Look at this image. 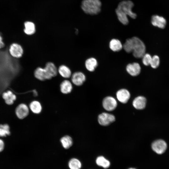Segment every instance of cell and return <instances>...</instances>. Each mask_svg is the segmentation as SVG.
I'll use <instances>...</instances> for the list:
<instances>
[{
  "label": "cell",
  "instance_id": "10",
  "mask_svg": "<svg viewBox=\"0 0 169 169\" xmlns=\"http://www.w3.org/2000/svg\"><path fill=\"white\" fill-rule=\"evenodd\" d=\"M126 70L130 75L135 76L140 73L141 67L138 63L134 62L128 64L126 67Z\"/></svg>",
  "mask_w": 169,
  "mask_h": 169
},
{
  "label": "cell",
  "instance_id": "12",
  "mask_svg": "<svg viewBox=\"0 0 169 169\" xmlns=\"http://www.w3.org/2000/svg\"><path fill=\"white\" fill-rule=\"evenodd\" d=\"M118 100L120 102L125 103L127 102L130 97L129 92L125 89H121L119 90L116 94Z\"/></svg>",
  "mask_w": 169,
  "mask_h": 169
},
{
  "label": "cell",
  "instance_id": "19",
  "mask_svg": "<svg viewBox=\"0 0 169 169\" xmlns=\"http://www.w3.org/2000/svg\"><path fill=\"white\" fill-rule=\"evenodd\" d=\"M98 65L96 59L93 57L87 59L85 62V66L87 70L90 72L93 71Z\"/></svg>",
  "mask_w": 169,
  "mask_h": 169
},
{
  "label": "cell",
  "instance_id": "1",
  "mask_svg": "<svg viewBox=\"0 0 169 169\" xmlns=\"http://www.w3.org/2000/svg\"><path fill=\"white\" fill-rule=\"evenodd\" d=\"M101 5L100 0H83L81 8L86 14L96 15L100 12Z\"/></svg>",
  "mask_w": 169,
  "mask_h": 169
},
{
  "label": "cell",
  "instance_id": "14",
  "mask_svg": "<svg viewBox=\"0 0 169 169\" xmlns=\"http://www.w3.org/2000/svg\"><path fill=\"white\" fill-rule=\"evenodd\" d=\"M146 98L141 96H138L134 100L132 104L135 108L137 110H142L146 106Z\"/></svg>",
  "mask_w": 169,
  "mask_h": 169
},
{
  "label": "cell",
  "instance_id": "31",
  "mask_svg": "<svg viewBox=\"0 0 169 169\" xmlns=\"http://www.w3.org/2000/svg\"><path fill=\"white\" fill-rule=\"evenodd\" d=\"M4 144L3 141L0 139V152L3 151L4 149Z\"/></svg>",
  "mask_w": 169,
  "mask_h": 169
},
{
  "label": "cell",
  "instance_id": "17",
  "mask_svg": "<svg viewBox=\"0 0 169 169\" xmlns=\"http://www.w3.org/2000/svg\"><path fill=\"white\" fill-rule=\"evenodd\" d=\"M3 97L5 103L8 105L13 104L16 98L15 95L10 90L3 93Z\"/></svg>",
  "mask_w": 169,
  "mask_h": 169
},
{
  "label": "cell",
  "instance_id": "4",
  "mask_svg": "<svg viewBox=\"0 0 169 169\" xmlns=\"http://www.w3.org/2000/svg\"><path fill=\"white\" fill-rule=\"evenodd\" d=\"M115 120V117L113 115L107 113H103L98 116L99 123L103 126L108 125Z\"/></svg>",
  "mask_w": 169,
  "mask_h": 169
},
{
  "label": "cell",
  "instance_id": "9",
  "mask_svg": "<svg viewBox=\"0 0 169 169\" xmlns=\"http://www.w3.org/2000/svg\"><path fill=\"white\" fill-rule=\"evenodd\" d=\"M151 22L153 26L161 29L165 28L166 23V20L164 17L158 15H153Z\"/></svg>",
  "mask_w": 169,
  "mask_h": 169
},
{
  "label": "cell",
  "instance_id": "11",
  "mask_svg": "<svg viewBox=\"0 0 169 169\" xmlns=\"http://www.w3.org/2000/svg\"><path fill=\"white\" fill-rule=\"evenodd\" d=\"M16 114L17 116L20 119H23L28 115L29 110L28 106L24 104L19 105L16 109Z\"/></svg>",
  "mask_w": 169,
  "mask_h": 169
},
{
  "label": "cell",
  "instance_id": "27",
  "mask_svg": "<svg viewBox=\"0 0 169 169\" xmlns=\"http://www.w3.org/2000/svg\"><path fill=\"white\" fill-rule=\"evenodd\" d=\"M133 46V43L132 38H129L126 40L123 45V48L126 52L129 53L132 52Z\"/></svg>",
  "mask_w": 169,
  "mask_h": 169
},
{
  "label": "cell",
  "instance_id": "24",
  "mask_svg": "<svg viewBox=\"0 0 169 169\" xmlns=\"http://www.w3.org/2000/svg\"><path fill=\"white\" fill-rule=\"evenodd\" d=\"M96 163L97 165L105 168H108L110 165V161L102 156H100L97 158Z\"/></svg>",
  "mask_w": 169,
  "mask_h": 169
},
{
  "label": "cell",
  "instance_id": "5",
  "mask_svg": "<svg viewBox=\"0 0 169 169\" xmlns=\"http://www.w3.org/2000/svg\"><path fill=\"white\" fill-rule=\"evenodd\" d=\"M167 147L166 143L162 140L155 141L151 145V148L153 150L159 154L164 153L167 148Z\"/></svg>",
  "mask_w": 169,
  "mask_h": 169
},
{
  "label": "cell",
  "instance_id": "21",
  "mask_svg": "<svg viewBox=\"0 0 169 169\" xmlns=\"http://www.w3.org/2000/svg\"><path fill=\"white\" fill-rule=\"evenodd\" d=\"M61 144L64 148L68 149L70 148L73 144V140L70 136L66 135L62 137L60 139Z\"/></svg>",
  "mask_w": 169,
  "mask_h": 169
},
{
  "label": "cell",
  "instance_id": "29",
  "mask_svg": "<svg viewBox=\"0 0 169 169\" xmlns=\"http://www.w3.org/2000/svg\"><path fill=\"white\" fill-rule=\"evenodd\" d=\"M160 59L158 56L155 55L152 57L150 65L154 69L157 68L160 64Z\"/></svg>",
  "mask_w": 169,
  "mask_h": 169
},
{
  "label": "cell",
  "instance_id": "8",
  "mask_svg": "<svg viewBox=\"0 0 169 169\" xmlns=\"http://www.w3.org/2000/svg\"><path fill=\"white\" fill-rule=\"evenodd\" d=\"M9 51L11 56L16 58L21 57L23 53V50L22 47L16 43H13L11 45Z\"/></svg>",
  "mask_w": 169,
  "mask_h": 169
},
{
  "label": "cell",
  "instance_id": "20",
  "mask_svg": "<svg viewBox=\"0 0 169 169\" xmlns=\"http://www.w3.org/2000/svg\"><path fill=\"white\" fill-rule=\"evenodd\" d=\"M110 49L114 52L120 51L123 48V45L121 42L118 39H113L111 40L109 43Z\"/></svg>",
  "mask_w": 169,
  "mask_h": 169
},
{
  "label": "cell",
  "instance_id": "23",
  "mask_svg": "<svg viewBox=\"0 0 169 169\" xmlns=\"http://www.w3.org/2000/svg\"><path fill=\"white\" fill-rule=\"evenodd\" d=\"M24 33L28 35L34 34L35 32V27L33 23L29 21H27L24 23Z\"/></svg>",
  "mask_w": 169,
  "mask_h": 169
},
{
  "label": "cell",
  "instance_id": "13",
  "mask_svg": "<svg viewBox=\"0 0 169 169\" xmlns=\"http://www.w3.org/2000/svg\"><path fill=\"white\" fill-rule=\"evenodd\" d=\"M34 75L36 78L41 81L51 79L48 75L44 68H37L35 70Z\"/></svg>",
  "mask_w": 169,
  "mask_h": 169
},
{
  "label": "cell",
  "instance_id": "33",
  "mask_svg": "<svg viewBox=\"0 0 169 169\" xmlns=\"http://www.w3.org/2000/svg\"><path fill=\"white\" fill-rule=\"evenodd\" d=\"M128 169H136V168H129Z\"/></svg>",
  "mask_w": 169,
  "mask_h": 169
},
{
  "label": "cell",
  "instance_id": "30",
  "mask_svg": "<svg viewBox=\"0 0 169 169\" xmlns=\"http://www.w3.org/2000/svg\"><path fill=\"white\" fill-rule=\"evenodd\" d=\"M152 57L148 54H145L142 57L143 64L146 66L150 65L152 59Z\"/></svg>",
  "mask_w": 169,
  "mask_h": 169
},
{
  "label": "cell",
  "instance_id": "26",
  "mask_svg": "<svg viewBox=\"0 0 169 169\" xmlns=\"http://www.w3.org/2000/svg\"><path fill=\"white\" fill-rule=\"evenodd\" d=\"M115 13L120 22L122 24L126 25L129 23V20L127 16L125 15L119 10L116 9Z\"/></svg>",
  "mask_w": 169,
  "mask_h": 169
},
{
  "label": "cell",
  "instance_id": "18",
  "mask_svg": "<svg viewBox=\"0 0 169 169\" xmlns=\"http://www.w3.org/2000/svg\"><path fill=\"white\" fill-rule=\"evenodd\" d=\"M58 71L60 75L64 78H69L72 75L71 71L70 69L64 65H60L59 67Z\"/></svg>",
  "mask_w": 169,
  "mask_h": 169
},
{
  "label": "cell",
  "instance_id": "25",
  "mask_svg": "<svg viewBox=\"0 0 169 169\" xmlns=\"http://www.w3.org/2000/svg\"><path fill=\"white\" fill-rule=\"evenodd\" d=\"M68 165L70 169H80L82 166L80 161L75 158L70 159L68 162Z\"/></svg>",
  "mask_w": 169,
  "mask_h": 169
},
{
  "label": "cell",
  "instance_id": "7",
  "mask_svg": "<svg viewBox=\"0 0 169 169\" xmlns=\"http://www.w3.org/2000/svg\"><path fill=\"white\" fill-rule=\"evenodd\" d=\"M71 79L74 84L77 86H80L82 85L85 81L86 77L82 72H76L72 75Z\"/></svg>",
  "mask_w": 169,
  "mask_h": 169
},
{
  "label": "cell",
  "instance_id": "22",
  "mask_svg": "<svg viewBox=\"0 0 169 169\" xmlns=\"http://www.w3.org/2000/svg\"><path fill=\"white\" fill-rule=\"evenodd\" d=\"M29 108L31 111L35 114L40 113L42 109L41 103L37 100L32 101L30 104Z\"/></svg>",
  "mask_w": 169,
  "mask_h": 169
},
{
  "label": "cell",
  "instance_id": "15",
  "mask_svg": "<svg viewBox=\"0 0 169 169\" xmlns=\"http://www.w3.org/2000/svg\"><path fill=\"white\" fill-rule=\"evenodd\" d=\"M44 68L51 79L57 75L58 69L53 63L51 62H48L46 64Z\"/></svg>",
  "mask_w": 169,
  "mask_h": 169
},
{
  "label": "cell",
  "instance_id": "3",
  "mask_svg": "<svg viewBox=\"0 0 169 169\" xmlns=\"http://www.w3.org/2000/svg\"><path fill=\"white\" fill-rule=\"evenodd\" d=\"M133 41V54L135 58H141L146 52V46L144 43L138 38H131Z\"/></svg>",
  "mask_w": 169,
  "mask_h": 169
},
{
  "label": "cell",
  "instance_id": "28",
  "mask_svg": "<svg viewBox=\"0 0 169 169\" xmlns=\"http://www.w3.org/2000/svg\"><path fill=\"white\" fill-rule=\"evenodd\" d=\"M10 134V128L8 124L0 125V137H5Z\"/></svg>",
  "mask_w": 169,
  "mask_h": 169
},
{
  "label": "cell",
  "instance_id": "2",
  "mask_svg": "<svg viewBox=\"0 0 169 169\" xmlns=\"http://www.w3.org/2000/svg\"><path fill=\"white\" fill-rule=\"evenodd\" d=\"M134 6V4L132 1L124 0L118 4L116 9L125 15L128 16L133 19H135L137 15L132 11V8Z\"/></svg>",
  "mask_w": 169,
  "mask_h": 169
},
{
  "label": "cell",
  "instance_id": "16",
  "mask_svg": "<svg viewBox=\"0 0 169 169\" xmlns=\"http://www.w3.org/2000/svg\"><path fill=\"white\" fill-rule=\"evenodd\" d=\"M60 90L62 93L67 94L70 93L72 90V84L68 80H64L60 84Z\"/></svg>",
  "mask_w": 169,
  "mask_h": 169
},
{
  "label": "cell",
  "instance_id": "6",
  "mask_svg": "<svg viewBox=\"0 0 169 169\" xmlns=\"http://www.w3.org/2000/svg\"><path fill=\"white\" fill-rule=\"evenodd\" d=\"M103 106L106 110L111 111L114 110L117 107V102L115 99L111 96L105 97L102 102Z\"/></svg>",
  "mask_w": 169,
  "mask_h": 169
},
{
  "label": "cell",
  "instance_id": "32",
  "mask_svg": "<svg viewBox=\"0 0 169 169\" xmlns=\"http://www.w3.org/2000/svg\"><path fill=\"white\" fill-rule=\"evenodd\" d=\"M5 46V44L3 41V38L0 35V49L3 48Z\"/></svg>",
  "mask_w": 169,
  "mask_h": 169
}]
</instances>
